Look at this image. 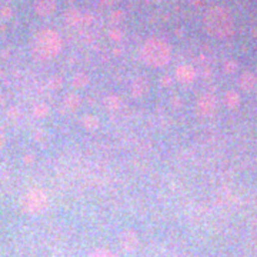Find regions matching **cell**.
<instances>
[{
    "label": "cell",
    "instance_id": "6da1fadb",
    "mask_svg": "<svg viewBox=\"0 0 257 257\" xmlns=\"http://www.w3.org/2000/svg\"><path fill=\"white\" fill-rule=\"evenodd\" d=\"M204 27L209 34L217 39H227L235 32V20L230 11L222 6H213L204 14Z\"/></svg>",
    "mask_w": 257,
    "mask_h": 257
},
{
    "label": "cell",
    "instance_id": "7a4b0ae2",
    "mask_svg": "<svg viewBox=\"0 0 257 257\" xmlns=\"http://www.w3.org/2000/svg\"><path fill=\"white\" fill-rule=\"evenodd\" d=\"M63 42L57 32L43 29L36 34L33 43V53L39 60H50L62 52Z\"/></svg>",
    "mask_w": 257,
    "mask_h": 257
},
{
    "label": "cell",
    "instance_id": "3957f363",
    "mask_svg": "<svg viewBox=\"0 0 257 257\" xmlns=\"http://www.w3.org/2000/svg\"><path fill=\"white\" fill-rule=\"evenodd\" d=\"M170 57L171 49L169 43L157 37L146 40L141 47V59L151 67H164L166 64H169Z\"/></svg>",
    "mask_w": 257,
    "mask_h": 257
},
{
    "label": "cell",
    "instance_id": "277c9868",
    "mask_svg": "<svg viewBox=\"0 0 257 257\" xmlns=\"http://www.w3.org/2000/svg\"><path fill=\"white\" fill-rule=\"evenodd\" d=\"M47 203H49L47 196L42 190H32L23 199V207L29 213H40L43 210H46Z\"/></svg>",
    "mask_w": 257,
    "mask_h": 257
},
{
    "label": "cell",
    "instance_id": "5b68a950",
    "mask_svg": "<svg viewBox=\"0 0 257 257\" xmlns=\"http://www.w3.org/2000/svg\"><path fill=\"white\" fill-rule=\"evenodd\" d=\"M216 110H217V97L214 96V95L206 93V95H203L199 99V102H197V112L202 116H204V118L213 116Z\"/></svg>",
    "mask_w": 257,
    "mask_h": 257
},
{
    "label": "cell",
    "instance_id": "8992f818",
    "mask_svg": "<svg viewBox=\"0 0 257 257\" xmlns=\"http://www.w3.org/2000/svg\"><path fill=\"white\" fill-rule=\"evenodd\" d=\"M174 76H176V80H177L179 83L189 85V83H193L194 79H196V70H194V67L190 66V64H180V66L176 69Z\"/></svg>",
    "mask_w": 257,
    "mask_h": 257
},
{
    "label": "cell",
    "instance_id": "52a82bcc",
    "mask_svg": "<svg viewBox=\"0 0 257 257\" xmlns=\"http://www.w3.org/2000/svg\"><path fill=\"white\" fill-rule=\"evenodd\" d=\"M120 245L126 252H134L139 246V237L133 230H125L120 235Z\"/></svg>",
    "mask_w": 257,
    "mask_h": 257
},
{
    "label": "cell",
    "instance_id": "ba28073f",
    "mask_svg": "<svg viewBox=\"0 0 257 257\" xmlns=\"http://www.w3.org/2000/svg\"><path fill=\"white\" fill-rule=\"evenodd\" d=\"M149 80H147L146 77H136V79L131 82V87H130L131 96L136 97V99L146 96V95L149 93Z\"/></svg>",
    "mask_w": 257,
    "mask_h": 257
},
{
    "label": "cell",
    "instance_id": "9c48e42d",
    "mask_svg": "<svg viewBox=\"0 0 257 257\" xmlns=\"http://www.w3.org/2000/svg\"><path fill=\"white\" fill-rule=\"evenodd\" d=\"M57 7V1L56 0H36L34 1V10L39 16H50L56 11Z\"/></svg>",
    "mask_w": 257,
    "mask_h": 257
},
{
    "label": "cell",
    "instance_id": "30bf717a",
    "mask_svg": "<svg viewBox=\"0 0 257 257\" xmlns=\"http://www.w3.org/2000/svg\"><path fill=\"white\" fill-rule=\"evenodd\" d=\"M257 83V77L252 72H245L243 75L239 77V86L242 90L245 92H250L255 89V86Z\"/></svg>",
    "mask_w": 257,
    "mask_h": 257
},
{
    "label": "cell",
    "instance_id": "8fae6325",
    "mask_svg": "<svg viewBox=\"0 0 257 257\" xmlns=\"http://www.w3.org/2000/svg\"><path fill=\"white\" fill-rule=\"evenodd\" d=\"M63 105L67 110L75 112V110H77V109L80 107V105H82V99H80V96H79L77 93H69V95L63 99Z\"/></svg>",
    "mask_w": 257,
    "mask_h": 257
},
{
    "label": "cell",
    "instance_id": "7c38bea8",
    "mask_svg": "<svg viewBox=\"0 0 257 257\" xmlns=\"http://www.w3.org/2000/svg\"><path fill=\"white\" fill-rule=\"evenodd\" d=\"M64 20L70 26H77V24H80L83 21V14L79 10H76V9H70V10L66 11Z\"/></svg>",
    "mask_w": 257,
    "mask_h": 257
},
{
    "label": "cell",
    "instance_id": "4fadbf2b",
    "mask_svg": "<svg viewBox=\"0 0 257 257\" xmlns=\"http://www.w3.org/2000/svg\"><path fill=\"white\" fill-rule=\"evenodd\" d=\"M82 126L86 128V130H97L99 126H100V120L99 118H96L95 115H86L82 118Z\"/></svg>",
    "mask_w": 257,
    "mask_h": 257
},
{
    "label": "cell",
    "instance_id": "5bb4252c",
    "mask_svg": "<svg viewBox=\"0 0 257 257\" xmlns=\"http://www.w3.org/2000/svg\"><path fill=\"white\" fill-rule=\"evenodd\" d=\"M103 105L107 110H119L122 106V99L116 95H109L103 99Z\"/></svg>",
    "mask_w": 257,
    "mask_h": 257
},
{
    "label": "cell",
    "instance_id": "9a60e30c",
    "mask_svg": "<svg viewBox=\"0 0 257 257\" xmlns=\"http://www.w3.org/2000/svg\"><path fill=\"white\" fill-rule=\"evenodd\" d=\"M225 103L229 109H237L240 106V95L237 92H233V90L227 92L225 96Z\"/></svg>",
    "mask_w": 257,
    "mask_h": 257
},
{
    "label": "cell",
    "instance_id": "2e32d148",
    "mask_svg": "<svg viewBox=\"0 0 257 257\" xmlns=\"http://www.w3.org/2000/svg\"><path fill=\"white\" fill-rule=\"evenodd\" d=\"M89 76L86 75L85 72H79L76 73L73 77H72V86L76 87V89H83L86 86L89 85Z\"/></svg>",
    "mask_w": 257,
    "mask_h": 257
},
{
    "label": "cell",
    "instance_id": "e0dca14e",
    "mask_svg": "<svg viewBox=\"0 0 257 257\" xmlns=\"http://www.w3.org/2000/svg\"><path fill=\"white\" fill-rule=\"evenodd\" d=\"M109 20H110L112 24H120L122 21L125 20V11L123 10L112 11V14H110V17H109Z\"/></svg>",
    "mask_w": 257,
    "mask_h": 257
},
{
    "label": "cell",
    "instance_id": "ac0fdd59",
    "mask_svg": "<svg viewBox=\"0 0 257 257\" xmlns=\"http://www.w3.org/2000/svg\"><path fill=\"white\" fill-rule=\"evenodd\" d=\"M223 69H225L226 73L232 75V73H235L236 70L239 69V63L235 62V60H226L225 64H223Z\"/></svg>",
    "mask_w": 257,
    "mask_h": 257
},
{
    "label": "cell",
    "instance_id": "d6986e66",
    "mask_svg": "<svg viewBox=\"0 0 257 257\" xmlns=\"http://www.w3.org/2000/svg\"><path fill=\"white\" fill-rule=\"evenodd\" d=\"M89 257H116L112 252H109L106 249H99V250H95L92 252Z\"/></svg>",
    "mask_w": 257,
    "mask_h": 257
},
{
    "label": "cell",
    "instance_id": "ffe728a7",
    "mask_svg": "<svg viewBox=\"0 0 257 257\" xmlns=\"http://www.w3.org/2000/svg\"><path fill=\"white\" fill-rule=\"evenodd\" d=\"M109 37L113 40V42H120L123 39V32L120 29H112L109 32Z\"/></svg>",
    "mask_w": 257,
    "mask_h": 257
},
{
    "label": "cell",
    "instance_id": "44dd1931",
    "mask_svg": "<svg viewBox=\"0 0 257 257\" xmlns=\"http://www.w3.org/2000/svg\"><path fill=\"white\" fill-rule=\"evenodd\" d=\"M34 113H36V116H37V118H44V116L49 113V107L42 103V105H39V106L36 107Z\"/></svg>",
    "mask_w": 257,
    "mask_h": 257
},
{
    "label": "cell",
    "instance_id": "7402d4cb",
    "mask_svg": "<svg viewBox=\"0 0 257 257\" xmlns=\"http://www.w3.org/2000/svg\"><path fill=\"white\" fill-rule=\"evenodd\" d=\"M50 87H53V89H59L60 86L63 85V79L62 77H54V79H52L50 80Z\"/></svg>",
    "mask_w": 257,
    "mask_h": 257
},
{
    "label": "cell",
    "instance_id": "603a6c76",
    "mask_svg": "<svg viewBox=\"0 0 257 257\" xmlns=\"http://www.w3.org/2000/svg\"><path fill=\"white\" fill-rule=\"evenodd\" d=\"M160 85L163 87H170L173 85V79H171L170 76H164V77H161L160 79Z\"/></svg>",
    "mask_w": 257,
    "mask_h": 257
},
{
    "label": "cell",
    "instance_id": "cb8c5ba5",
    "mask_svg": "<svg viewBox=\"0 0 257 257\" xmlns=\"http://www.w3.org/2000/svg\"><path fill=\"white\" fill-rule=\"evenodd\" d=\"M187 1H189V4H192L194 7H200L206 3V0H187Z\"/></svg>",
    "mask_w": 257,
    "mask_h": 257
},
{
    "label": "cell",
    "instance_id": "d4e9b609",
    "mask_svg": "<svg viewBox=\"0 0 257 257\" xmlns=\"http://www.w3.org/2000/svg\"><path fill=\"white\" fill-rule=\"evenodd\" d=\"M119 0H100V3L102 4H105V6H112V4H115V3H118Z\"/></svg>",
    "mask_w": 257,
    "mask_h": 257
},
{
    "label": "cell",
    "instance_id": "484cf974",
    "mask_svg": "<svg viewBox=\"0 0 257 257\" xmlns=\"http://www.w3.org/2000/svg\"><path fill=\"white\" fill-rule=\"evenodd\" d=\"M146 1H149V3H160L163 0H146Z\"/></svg>",
    "mask_w": 257,
    "mask_h": 257
},
{
    "label": "cell",
    "instance_id": "4316f807",
    "mask_svg": "<svg viewBox=\"0 0 257 257\" xmlns=\"http://www.w3.org/2000/svg\"><path fill=\"white\" fill-rule=\"evenodd\" d=\"M1 143H3V136H1V133H0V146H1Z\"/></svg>",
    "mask_w": 257,
    "mask_h": 257
}]
</instances>
